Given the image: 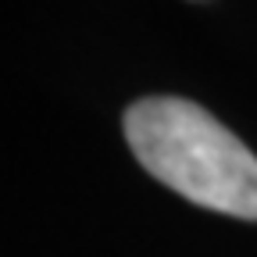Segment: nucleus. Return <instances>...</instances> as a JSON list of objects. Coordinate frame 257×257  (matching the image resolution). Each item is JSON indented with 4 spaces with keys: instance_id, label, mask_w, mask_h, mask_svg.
Here are the masks:
<instances>
[{
    "instance_id": "f257e3e1",
    "label": "nucleus",
    "mask_w": 257,
    "mask_h": 257,
    "mask_svg": "<svg viewBox=\"0 0 257 257\" xmlns=\"http://www.w3.org/2000/svg\"><path fill=\"white\" fill-rule=\"evenodd\" d=\"M140 165L207 211L257 221V157L214 114L182 96H143L125 111Z\"/></svg>"
}]
</instances>
